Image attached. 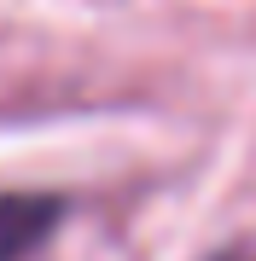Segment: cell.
Returning <instances> with one entry per match:
<instances>
[{
	"label": "cell",
	"instance_id": "obj_1",
	"mask_svg": "<svg viewBox=\"0 0 256 261\" xmlns=\"http://www.w3.org/2000/svg\"><path fill=\"white\" fill-rule=\"evenodd\" d=\"M64 203L47 192H0V261H24L58 232Z\"/></svg>",
	"mask_w": 256,
	"mask_h": 261
}]
</instances>
